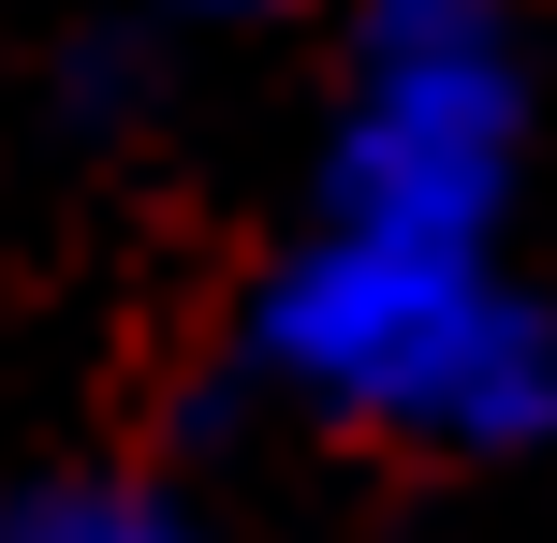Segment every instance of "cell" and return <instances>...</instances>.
<instances>
[{"instance_id":"7a4b0ae2","label":"cell","mask_w":557,"mask_h":543,"mask_svg":"<svg viewBox=\"0 0 557 543\" xmlns=\"http://www.w3.org/2000/svg\"><path fill=\"white\" fill-rule=\"evenodd\" d=\"M513 147H529V59H513L499 0H367L352 103H337V147H323V221L484 250Z\"/></svg>"},{"instance_id":"6da1fadb","label":"cell","mask_w":557,"mask_h":543,"mask_svg":"<svg viewBox=\"0 0 557 543\" xmlns=\"http://www.w3.org/2000/svg\"><path fill=\"white\" fill-rule=\"evenodd\" d=\"M250 368L323 427L425 456H529L557 441V309L441 235H294L250 309Z\"/></svg>"},{"instance_id":"3957f363","label":"cell","mask_w":557,"mask_h":543,"mask_svg":"<svg viewBox=\"0 0 557 543\" xmlns=\"http://www.w3.org/2000/svg\"><path fill=\"white\" fill-rule=\"evenodd\" d=\"M0 543H191V515L147 485H29L0 515Z\"/></svg>"},{"instance_id":"277c9868","label":"cell","mask_w":557,"mask_h":543,"mask_svg":"<svg viewBox=\"0 0 557 543\" xmlns=\"http://www.w3.org/2000/svg\"><path fill=\"white\" fill-rule=\"evenodd\" d=\"M191 15H278V0H191Z\"/></svg>"}]
</instances>
